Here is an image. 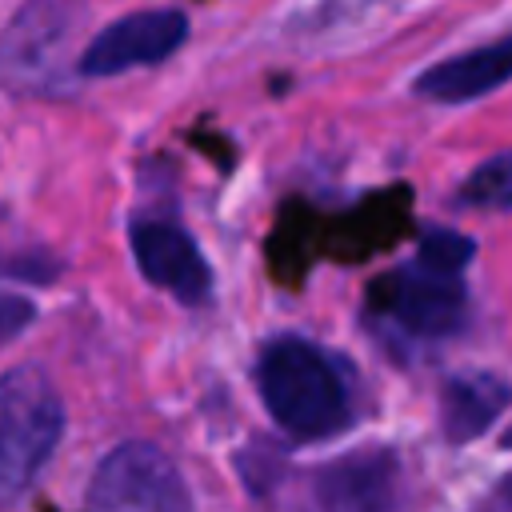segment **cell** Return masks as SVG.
Instances as JSON below:
<instances>
[{
	"label": "cell",
	"instance_id": "cell-11",
	"mask_svg": "<svg viewBox=\"0 0 512 512\" xmlns=\"http://www.w3.org/2000/svg\"><path fill=\"white\" fill-rule=\"evenodd\" d=\"M0 228H4V208H0ZM4 240V236H0ZM60 272V260L40 248V244H24V240H4L0 244V276L12 280H32V284H52Z\"/></svg>",
	"mask_w": 512,
	"mask_h": 512
},
{
	"label": "cell",
	"instance_id": "cell-5",
	"mask_svg": "<svg viewBox=\"0 0 512 512\" xmlns=\"http://www.w3.org/2000/svg\"><path fill=\"white\" fill-rule=\"evenodd\" d=\"M404 472L392 448H356L308 476L304 512H396Z\"/></svg>",
	"mask_w": 512,
	"mask_h": 512
},
{
	"label": "cell",
	"instance_id": "cell-10",
	"mask_svg": "<svg viewBox=\"0 0 512 512\" xmlns=\"http://www.w3.org/2000/svg\"><path fill=\"white\" fill-rule=\"evenodd\" d=\"M508 408V384L496 372H460L440 388V432L448 444L484 436Z\"/></svg>",
	"mask_w": 512,
	"mask_h": 512
},
{
	"label": "cell",
	"instance_id": "cell-7",
	"mask_svg": "<svg viewBox=\"0 0 512 512\" xmlns=\"http://www.w3.org/2000/svg\"><path fill=\"white\" fill-rule=\"evenodd\" d=\"M76 20V0H28L0 32V84L44 80L72 40Z\"/></svg>",
	"mask_w": 512,
	"mask_h": 512
},
{
	"label": "cell",
	"instance_id": "cell-12",
	"mask_svg": "<svg viewBox=\"0 0 512 512\" xmlns=\"http://www.w3.org/2000/svg\"><path fill=\"white\" fill-rule=\"evenodd\" d=\"M508 196H512V176H508V152H496L488 164H480L460 200L464 204H480V208H508Z\"/></svg>",
	"mask_w": 512,
	"mask_h": 512
},
{
	"label": "cell",
	"instance_id": "cell-3",
	"mask_svg": "<svg viewBox=\"0 0 512 512\" xmlns=\"http://www.w3.org/2000/svg\"><path fill=\"white\" fill-rule=\"evenodd\" d=\"M372 308L408 340H444L468 316V292L456 272L408 260L372 288Z\"/></svg>",
	"mask_w": 512,
	"mask_h": 512
},
{
	"label": "cell",
	"instance_id": "cell-6",
	"mask_svg": "<svg viewBox=\"0 0 512 512\" xmlns=\"http://www.w3.org/2000/svg\"><path fill=\"white\" fill-rule=\"evenodd\" d=\"M188 36V20L176 8H148V12H132L112 20L108 28H100L88 48L76 60V72L88 80H108L132 68H148L168 60Z\"/></svg>",
	"mask_w": 512,
	"mask_h": 512
},
{
	"label": "cell",
	"instance_id": "cell-9",
	"mask_svg": "<svg viewBox=\"0 0 512 512\" xmlns=\"http://www.w3.org/2000/svg\"><path fill=\"white\" fill-rule=\"evenodd\" d=\"M508 60H512L508 40H496V44H484V48H472L464 56L424 68L412 80V92H420L424 100H436V104H468V100H480V96L504 88Z\"/></svg>",
	"mask_w": 512,
	"mask_h": 512
},
{
	"label": "cell",
	"instance_id": "cell-1",
	"mask_svg": "<svg viewBox=\"0 0 512 512\" xmlns=\"http://www.w3.org/2000/svg\"><path fill=\"white\" fill-rule=\"evenodd\" d=\"M256 388L280 432L320 440L348 424L352 396L340 364L304 336H276L260 348Z\"/></svg>",
	"mask_w": 512,
	"mask_h": 512
},
{
	"label": "cell",
	"instance_id": "cell-13",
	"mask_svg": "<svg viewBox=\"0 0 512 512\" xmlns=\"http://www.w3.org/2000/svg\"><path fill=\"white\" fill-rule=\"evenodd\" d=\"M472 256H476V244L460 232H448V228H428L420 240V252H416V260L444 268V272H456V276L472 264Z\"/></svg>",
	"mask_w": 512,
	"mask_h": 512
},
{
	"label": "cell",
	"instance_id": "cell-4",
	"mask_svg": "<svg viewBox=\"0 0 512 512\" xmlns=\"http://www.w3.org/2000/svg\"><path fill=\"white\" fill-rule=\"evenodd\" d=\"M92 512H192V492L180 468L148 440L112 448L88 484Z\"/></svg>",
	"mask_w": 512,
	"mask_h": 512
},
{
	"label": "cell",
	"instance_id": "cell-8",
	"mask_svg": "<svg viewBox=\"0 0 512 512\" xmlns=\"http://www.w3.org/2000/svg\"><path fill=\"white\" fill-rule=\"evenodd\" d=\"M128 244L152 288H164L180 304H204L212 296V268L184 228L168 220H136L128 228Z\"/></svg>",
	"mask_w": 512,
	"mask_h": 512
},
{
	"label": "cell",
	"instance_id": "cell-2",
	"mask_svg": "<svg viewBox=\"0 0 512 512\" xmlns=\"http://www.w3.org/2000/svg\"><path fill=\"white\" fill-rule=\"evenodd\" d=\"M64 432L56 384L36 364H16L0 376V504H12L48 464Z\"/></svg>",
	"mask_w": 512,
	"mask_h": 512
},
{
	"label": "cell",
	"instance_id": "cell-14",
	"mask_svg": "<svg viewBox=\"0 0 512 512\" xmlns=\"http://www.w3.org/2000/svg\"><path fill=\"white\" fill-rule=\"evenodd\" d=\"M36 320V308L24 296H8L0 292V340H12L16 332H24Z\"/></svg>",
	"mask_w": 512,
	"mask_h": 512
}]
</instances>
